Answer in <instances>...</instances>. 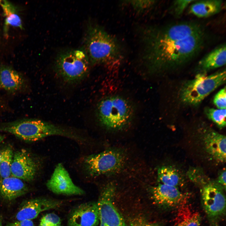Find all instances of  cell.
<instances>
[{
	"instance_id": "1",
	"label": "cell",
	"mask_w": 226,
	"mask_h": 226,
	"mask_svg": "<svg viewBox=\"0 0 226 226\" xmlns=\"http://www.w3.org/2000/svg\"><path fill=\"white\" fill-rule=\"evenodd\" d=\"M209 35L193 21L170 23L144 30L143 59L151 73L176 70L191 62L206 46Z\"/></svg>"
},
{
	"instance_id": "2",
	"label": "cell",
	"mask_w": 226,
	"mask_h": 226,
	"mask_svg": "<svg viewBox=\"0 0 226 226\" xmlns=\"http://www.w3.org/2000/svg\"><path fill=\"white\" fill-rule=\"evenodd\" d=\"M86 46L89 62L92 64L119 62L123 58L118 41L98 25H90L88 28Z\"/></svg>"
},
{
	"instance_id": "3",
	"label": "cell",
	"mask_w": 226,
	"mask_h": 226,
	"mask_svg": "<svg viewBox=\"0 0 226 226\" xmlns=\"http://www.w3.org/2000/svg\"><path fill=\"white\" fill-rule=\"evenodd\" d=\"M0 132L12 134L25 141H36L52 135L72 137L68 130L60 126L40 120L23 119L0 123Z\"/></svg>"
},
{
	"instance_id": "4",
	"label": "cell",
	"mask_w": 226,
	"mask_h": 226,
	"mask_svg": "<svg viewBox=\"0 0 226 226\" xmlns=\"http://www.w3.org/2000/svg\"><path fill=\"white\" fill-rule=\"evenodd\" d=\"M134 108L128 100L119 95L106 97L102 100L97 107L96 115L99 123L111 130L121 129L134 118Z\"/></svg>"
},
{
	"instance_id": "5",
	"label": "cell",
	"mask_w": 226,
	"mask_h": 226,
	"mask_svg": "<svg viewBox=\"0 0 226 226\" xmlns=\"http://www.w3.org/2000/svg\"><path fill=\"white\" fill-rule=\"evenodd\" d=\"M225 82V69L209 75L197 74L193 79L186 82L182 86L180 91L181 100L188 105H197Z\"/></svg>"
},
{
	"instance_id": "6",
	"label": "cell",
	"mask_w": 226,
	"mask_h": 226,
	"mask_svg": "<svg viewBox=\"0 0 226 226\" xmlns=\"http://www.w3.org/2000/svg\"><path fill=\"white\" fill-rule=\"evenodd\" d=\"M90 62L83 50L73 49L61 53L55 62V70L65 82L73 84L78 83L87 75Z\"/></svg>"
},
{
	"instance_id": "7",
	"label": "cell",
	"mask_w": 226,
	"mask_h": 226,
	"mask_svg": "<svg viewBox=\"0 0 226 226\" xmlns=\"http://www.w3.org/2000/svg\"><path fill=\"white\" fill-rule=\"evenodd\" d=\"M125 155L121 150L110 149L86 157L84 160L85 170L92 177L114 173L124 166Z\"/></svg>"
},
{
	"instance_id": "8",
	"label": "cell",
	"mask_w": 226,
	"mask_h": 226,
	"mask_svg": "<svg viewBox=\"0 0 226 226\" xmlns=\"http://www.w3.org/2000/svg\"><path fill=\"white\" fill-rule=\"evenodd\" d=\"M224 188L217 182H209L201 189V201L204 211L212 223H217L225 216Z\"/></svg>"
},
{
	"instance_id": "9",
	"label": "cell",
	"mask_w": 226,
	"mask_h": 226,
	"mask_svg": "<svg viewBox=\"0 0 226 226\" xmlns=\"http://www.w3.org/2000/svg\"><path fill=\"white\" fill-rule=\"evenodd\" d=\"M115 188L113 183L107 184L102 191L97 202L100 226H126L113 203Z\"/></svg>"
},
{
	"instance_id": "10",
	"label": "cell",
	"mask_w": 226,
	"mask_h": 226,
	"mask_svg": "<svg viewBox=\"0 0 226 226\" xmlns=\"http://www.w3.org/2000/svg\"><path fill=\"white\" fill-rule=\"evenodd\" d=\"M151 191L155 202L165 208H179L186 204V196L178 187L161 183L152 187Z\"/></svg>"
},
{
	"instance_id": "11",
	"label": "cell",
	"mask_w": 226,
	"mask_h": 226,
	"mask_svg": "<svg viewBox=\"0 0 226 226\" xmlns=\"http://www.w3.org/2000/svg\"><path fill=\"white\" fill-rule=\"evenodd\" d=\"M46 185L48 189L55 194L82 195L84 193L82 189L73 183L68 172L61 163L56 166Z\"/></svg>"
},
{
	"instance_id": "12",
	"label": "cell",
	"mask_w": 226,
	"mask_h": 226,
	"mask_svg": "<svg viewBox=\"0 0 226 226\" xmlns=\"http://www.w3.org/2000/svg\"><path fill=\"white\" fill-rule=\"evenodd\" d=\"M37 170V164L30 154L21 149L13 154L11 167V175L26 181L32 180Z\"/></svg>"
},
{
	"instance_id": "13",
	"label": "cell",
	"mask_w": 226,
	"mask_h": 226,
	"mask_svg": "<svg viewBox=\"0 0 226 226\" xmlns=\"http://www.w3.org/2000/svg\"><path fill=\"white\" fill-rule=\"evenodd\" d=\"M99 223L97 203L89 202L80 205L72 211L67 226H97Z\"/></svg>"
},
{
	"instance_id": "14",
	"label": "cell",
	"mask_w": 226,
	"mask_h": 226,
	"mask_svg": "<svg viewBox=\"0 0 226 226\" xmlns=\"http://www.w3.org/2000/svg\"><path fill=\"white\" fill-rule=\"evenodd\" d=\"M62 204L60 201L49 199L38 198L24 202L16 215L17 220H31L44 211L56 208Z\"/></svg>"
},
{
	"instance_id": "15",
	"label": "cell",
	"mask_w": 226,
	"mask_h": 226,
	"mask_svg": "<svg viewBox=\"0 0 226 226\" xmlns=\"http://www.w3.org/2000/svg\"><path fill=\"white\" fill-rule=\"evenodd\" d=\"M27 81L20 73L5 65L0 66V87L8 92L15 93L25 90Z\"/></svg>"
},
{
	"instance_id": "16",
	"label": "cell",
	"mask_w": 226,
	"mask_h": 226,
	"mask_svg": "<svg viewBox=\"0 0 226 226\" xmlns=\"http://www.w3.org/2000/svg\"><path fill=\"white\" fill-rule=\"evenodd\" d=\"M203 141L206 152L216 160L224 162L226 160L225 136L213 131L206 132Z\"/></svg>"
},
{
	"instance_id": "17",
	"label": "cell",
	"mask_w": 226,
	"mask_h": 226,
	"mask_svg": "<svg viewBox=\"0 0 226 226\" xmlns=\"http://www.w3.org/2000/svg\"><path fill=\"white\" fill-rule=\"evenodd\" d=\"M226 56V44H222L199 61L196 67L197 74H206L210 71L225 65Z\"/></svg>"
},
{
	"instance_id": "18",
	"label": "cell",
	"mask_w": 226,
	"mask_h": 226,
	"mask_svg": "<svg viewBox=\"0 0 226 226\" xmlns=\"http://www.w3.org/2000/svg\"><path fill=\"white\" fill-rule=\"evenodd\" d=\"M28 190L22 180L14 176L0 180V196L6 200H14L24 195Z\"/></svg>"
},
{
	"instance_id": "19",
	"label": "cell",
	"mask_w": 226,
	"mask_h": 226,
	"mask_svg": "<svg viewBox=\"0 0 226 226\" xmlns=\"http://www.w3.org/2000/svg\"><path fill=\"white\" fill-rule=\"evenodd\" d=\"M223 8L222 0H196L190 6L189 12L199 18H207L219 13Z\"/></svg>"
},
{
	"instance_id": "20",
	"label": "cell",
	"mask_w": 226,
	"mask_h": 226,
	"mask_svg": "<svg viewBox=\"0 0 226 226\" xmlns=\"http://www.w3.org/2000/svg\"><path fill=\"white\" fill-rule=\"evenodd\" d=\"M201 219L198 212L185 204L179 208L172 226H200Z\"/></svg>"
},
{
	"instance_id": "21",
	"label": "cell",
	"mask_w": 226,
	"mask_h": 226,
	"mask_svg": "<svg viewBox=\"0 0 226 226\" xmlns=\"http://www.w3.org/2000/svg\"><path fill=\"white\" fill-rule=\"evenodd\" d=\"M0 6L5 17V29L9 25L22 28L21 20L17 9L11 3L6 0H0Z\"/></svg>"
},
{
	"instance_id": "22",
	"label": "cell",
	"mask_w": 226,
	"mask_h": 226,
	"mask_svg": "<svg viewBox=\"0 0 226 226\" xmlns=\"http://www.w3.org/2000/svg\"><path fill=\"white\" fill-rule=\"evenodd\" d=\"M158 180L161 184L178 187L181 183V180L176 170L169 166L159 168L157 172Z\"/></svg>"
},
{
	"instance_id": "23",
	"label": "cell",
	"mask_w": 226,
	"mask_h": 226,
	"mask_svg": "<svg viewBox=\"0 0 226 226\" xmlns=\"http://www.w3.org/2000/svg\"><path fill=\"white\" fill-rule=\"evenodd\" d=\"M13 153L12 148L8 147L1 152L0 175L1 179L10 177Z\"/></svg>"
},
{
	"instance_id": "24",
	"label": "cell",
	"mask_w": 226,
	"mask_h": 226,
	"mask_svg": "<svg viewBox=\"0 0 226 226\" xmlns=\"http://www.w3.org/2000/svg\"><path fill=\"white\" fill-rule=\"evenodd\" d=\"M207 117L215 123L219 128L226 126V109L207 108L205 110Z\"/></svg>"
},
{
	"instance_id": "25",
	"label": "cell",
	"mask_w": 226,
	"mask_h": 226,
	"mask_svg": "<svg viewBox=\"0 0 226 226\" xmlns=\"http://www.w3.org/2000/svg\"><path fill=\"white\" fill-rule=\"evenodd\" d=\"M125 3L128 4L138 13L143 12L152 7L156 3L154 0H128Z\"/></svg>"
},
{
	"instance_id": "26",
	"label": "cell",
	"mask_w": 226,
	"mask_h": 226,
	"mask_svg": "<svg viewBox=\"0 0 226 226\" xmlns=\"http://www.w3.org/2000/svg\"><path fill=\"white\" fill-rule=\"evenodd\" d=\"M195 0H177L172 3L170 8L171 13L176 17L180 16L186 8Z\"/></svg>"
},
{
	"instance_id": "27",
	"label": "cell",
	"mask_w": 226,
	"mask_h": 226,
	"mask_svg": "<svg viewBox=\"0 0 226 226\" xmlns=\"http://www.w3.org/2000/svg\"><path fill=\"white\" fill-rule=\"evenodd\" d=\"M39 226H62V221L56 214L50 213L42 217Z\"/></svg>"
},
{
	"instance_id": "28",
	"label": "cell",
	"mask_w": 226,
	"mask_h": 226,
	"mask_svg": "<svg viewBox=\"0 0 226 226\" xmlns=\"http://www.w3.org/2000/svg\"><path fill=\"white\" fill-rule=\"evenodd\" d=\"M226 92L225 86L215 95L213 99L214 104L218 109H226Z\"/></svg>"
},
{
	"instance_id": "29",
	"label": "cell",
	"mask_w": 226,
	"mask_h": 226,
	"mask_svg": "<svg viewBox=\"0 0 226 226\" xmlns=\"http://www.w3.org/2000/svg\"><path fill=\"white\" fill-rule=\"evenodd\" d=\"M130 224L131 226H161L158 223L148 222L140 217L133 218L131 221Z\"/></svg>"
},
{
	"instance_id": "30",
	"label": "cell",
	"mask_w": 226,
	"mask_h": 226,
	"mask_svg": "<svg viewBox=\"0 0 226 226\" xmlns=\"http://www.w3.org/2000/svg\"><path fill=\"white\" fill-rule=\"evenodd\" d=\"M33 222L31 220H17L9 223L6 226H34Z\"/></svg>"
},
{
	"instance_id": "31",
	"label": "cell",
	"mask_w": 226,
	"mask_h": 226,
	"mask_svg": "<svg viewBox=\"0 0 226 226\" xmlns=\"http://www.w3.org/2000/svg\"><path fill=\"white\" fill-rule=\"evenodd\" d=\"M226 170H223L220 173L218 178L217 182L226 190Z\"/></svg>"
},
{
	"instance_id": "32",
	"label": "cell",
	"mask_w": 226,
	"mask_h": 226,
	"mask_svg": "<svg viewBox=\"0 0 226 226\" xmlns=\"http://www.w3.org/2000/svg\"><path fill=\"white\" fill-rule=\"evenodd\" d=\"M5 136L3 135H0V143L3 140Z\"/></svg>"
},
{
	"instance_id": "33",
	"label": "cell",
	"mask_w": 226,
	"mask_h": 226,
	"mask_svg": "<svg viewBox=\"0 0 226 226\" xmlns=\"http://www.w3.org/2000/svg\"><path fill=\"white\" fill-rule=\"evenodd\" d=\"M209 226H220L218 224H217V223H211V224Z\"/></svg>"
},
{
	"instance_id": "34",
	"label": "cell",
	"mask_w": 226,
	"mask_h": 226,
	"mask_svg": "<svg viewBox=\"0 0 226 226\" xmlns=\"http://www.w3.org/2000/svg\"><path fill=\"white\" fill-rule=\"evenodd\" d=\"M0 226H3L2 218L0 217Z\"/></svg>"
},
{
	"instance_id": "35",
	"label": "cell",
	"mask_w": 226,
	"mask_h": 226,
	"mask_svg": "<svg viewBox=\"0 0 226 226\" xmlns=\"http://www.w3.org/2000/svg\"><path fill=\"white\" fill-rule=\"evenodd\" d=\"M1 153L0 152V160H1Z\"/></svg>"
},
{
	"instance_id": "36",
	"label": "cell",
	"mask_w": 226,
	"mask_h": 226,
	"mask_svg": "<svg viewBox=\"0 0 226 226\" xmlns=\"http://www.w3.org/2000/svg\"></svg>"
}]
</instances>
